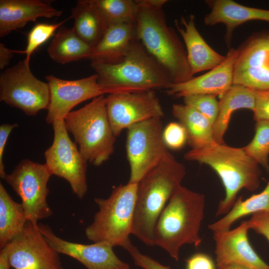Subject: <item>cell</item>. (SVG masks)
<instances>
[{
    "label": "cell",
    "instance_id": "cell-1",
    "mask_svg": "<svg viewBox=\"0 0 269 269\" xmlns=\"http://www.w3.org/2000/svg\"><path fill=\"white\" fill-rule=\"evenodd\" d=\"M135 1L136 39L172 83L184 82L193 78L186 50L174 29L167 25L162 7L152 5L147 0Z\"/></svg>",
    "mask_w": 269,
    "mask_h": 269
},
{
    "label": "cell",
    "instance_id": "cell-2",
    "mask_svg": "<svg viewBox=\"0 0 269 269\" xmlns=\"http://www.w3.org/2000/svg\"><path fill=\"white\" fill-rule=\"evenodd\" d=\"M185 174L184 165L168 151L137 183L132 234L145 245L154 246L157 221Z\"/></svg>",
    "mask_w": 269,
    "mask_h": 269
},
{
    "label": "cell",
    "instance_id": "cell-3",
    "mask_svg": "<svg viewBox=\"0 0 269 269\" xmlns=\"http://www.w3.org/2000/svg\"><path fill=\"white\" fill-rule=\"evenodd\" d=\"M184 158L209 166L220 177L225 194L218 204L216 216H224L231 210L241 189L253 191L260 186L259 165L243 147L214 142L191 149L185 153Z\"/></svg>",
    "mask_w": 269,
    "mask_h": 269
},
{
    "label": "cell",
    "instance_id": "cell-4",
    "mask_svg": "<svg viewBox=\"0 0 269 269\" xmlns=\"http://www.w3.org/2000/svg\"><path fill=\"white\" fill-rule=\"evenodd\" d=\"M204 195L181 185L161 212L153 233L154 246L166 251L176 261L185 244L198 247L202 242L199 231L204 214Z\"/></svg>",
    "mask_w": 269,
    "mask_h": 269
},
{
    "label": "cell",
    "instance_id": "cell-5",
    "mask_svg": "<svg viewBox=\"0 0 269 269\" xmlns=\"http://www.w3.org/2000/svg\"><path fill=\"white\" fill-rule=\"evenodd\" d=\"M98 83L121 93L166 89L170 79L136 38L118 62H91Z\"/></svg>",
    "mask_w": 269,
    "mask_h": 269
},
{
    "label": "cell",
    "instance_id": "cell-6",
    "mask_svg": "<svg viewBox=\"0 0 269 269\" xmlns=\"http://www.w3.org/2000/svg\"><path fill=\"white\" fill-rule=\"evenodd\" d=\"M65 127L74 136L85 159L96 166L107 161L114 151L116 136L108 119L104 95L70 112Z\"/></svg>",
    "mask_w": 269,
    "mask_h": 269
},
{
    "label": "cell",
    "instance_id": "cell-7",
    "mask_svg": "<svg viewBox=\"0 0 269 269\" xmlns=\"http://www.w3.org/2000/svg\"><path fill=\"white\" fill-rule=\"evenodd\" d=\"M137 184L128 182L116 187L106 198H96L99 211L85 230L93 243H104L113 248L126 249L132 243L133 218Z\"/></svg>",
    "mask_w": 269,
    "mask_h": 269
},
{
    "label": "cell",
    "instance_id": "cell-8",
    "mask_svg": "<svg viewBox=\"0 0 269 269\" xmlns=\"http://www.w3.org/2000/svg\"><path fill=\"white\" fill-rule=\"evenodd\" d=\"M161 118H154L127 129L126 149L130 168L129 183L137 184L168 151Z\"/></svg>",
    "mask_w": 269,
    "mask_h": 269
},
{
    "label": "cell",
    "instance_id": "cell-9",
    "mask_svg": "<svg viewBox=\"0 0 269 269\" xmlns=\"http://www.w3.org/2000/svg\"><path fill=\"white\" fill-rule=\"evenodd\" d=\"M0 100L27 115L35 116L49 108V86L35 77L30 66L21 61L0 74Z\"/></svg>",
    "mask_w": 269,
    "mask_h": 269
},
{
    "label": "cell",
    "instance_id": "cell-10",
    "mask_svg": "<svg viewBox=\"0 0 269 269\" xmlns=\"http://www.w3.org/2000/svg\"><path fill=\"white\" fill-rule=\"evenodd\" d=\"M51 175L45 164L24 159L4 179L20 197L27 221L35 225L53 213L47 202Z\"/></svg>",
    "mask_w": 269,
    "mask_h": 269
},
{
    "label": "cell",
    "instance_id": "cell-11",
    "mask_svg": "<svg viewBox=\"0 0 269 269\" xmlns=\"http://www.w3.org/2000/svg\"><path fill=\"white\" fill-rule=\"evenodd\" d=\"M54 138L44 152L45 164L52 175L66 180L73 192L80 199L87 193V161L69 136L64 120L52 124Z\"/></svg>",
    "mask_w": 269,
    "mask_h": 269
},
{
    "label": "cell",
    "instance_id": "cell-12",
    "mask_svg": "<svg viewBox=\"0 0 269 269\" xmlns=\"http://www.w3.org/2000/svg\"><path fill=\"white\" fill-rule=\"evenodd\" d=\"M106 99L108 119L116 137L132 125L164 116L159 99L153 90L112 93Z\"/></svg>",
    "mask_w": 269,
    "mask_h": 269
},
{
    "label": "cell",
    "instance_id": "cell-13",
    "mask_svg": "<svg viewBox=\"0 0 269 269\" xmlns=\"http://www.w3.org/2000/svg\"><path fill=\"white\" fill-rule=\"evenodd\" d=\"M237 50L233 85L269 91V30L252 35Z\"/></svg>",
    "mask_w": 269,
    "mask_h": 269
},
{
    "label": "cell",
    "instance_id": "cell-14",
    "mask_svg": "<svg viewBox=\"0 0 269 269\" xmlns=\"http://www.w3.org/2000/svg\"><path fill=\"white\" fill-rule=\"evenodd\" d=\"M49 84L50 101L45 118L52 124L58 120H64L76 106L105 94L121 93L100 85L96 74L82 79L67 80L49 75L45 77Z\"/></svg>",
    "mask_w": 269,
    "mask_h": 269
},
{
    "label": "cell",
    "instance_id": "cell-15",
    "mask_svg": "<svg viewBox=\"0 0 269 269\" xmlns=\"http://www.w3.org/2000/svg\"><path fill=\"white\" fill-rule=\"evenodd\" d=\"M6 246L10 266L15 269H63L59 253L47 243L38 225L27 221Z\"/></svg>",
    "mask_w": 269,
    "mask_h": 269
},
{
    "label": "cell",
    "instance_id": "cell-16",
    "mask_svg": "<svg viewBox=\"0 0 269 269\" xmlns=\"http://www.w3.org/2000/svg\"><path fill=\"white\" fill-rule=\"evenodd\" d=\"M38 227L44 238L57 253L77 260L87 269H131L130 265L120 259L113 247L104 243L90 245L69 242L57 236L47 225Z\"/></svg>",
    "mask_w": 269,
    "mask_h": 269
},
{
    "label": "cell",
    "instance_id": "cell-17",
    "mask_svg": "<svg viewBox=\"0 0 269 269\" xmlns=\"http://www.w3.org/2000/svg\"><path fill=\"white\" fill-rule=\"evenodd\" d=\"M249 230L247 221H244L233 229L213 232L217 267L238 264L252 269H269L250 244Z\"/></svg>",
    "mask_w": 269,
    "mask_h": 269
},
{
    "label": "cell",
    "instance_id": "cell-18",
    "mask_svg": "<svg viewBox=\"0 0 269 269\" xmlns=\"http://www.w3.org/2000/svg\"><path fill=\"white\" fill-rule=\"evenodd\" d=\"M237 50L230 48L224 60L201 76L180 83H171L166 94L176 98L194 95H212L221 98L233 85L234 68Z\"/></svg>",
    "mask_w": 269,
    "mask_h": 269
},
{
    "label": "cell",
    "instance_id": "cell-19",
    "mask_svg": "<svg viewBox=\"0 0 269 269\" xmlns=\"http://www.w3.org/2000/svg\"><path fill=\"white\" fill-rule=\"evenodd\" d=\"M62 14V10L54 7L50 0H0V37H3L38 18H50Z\"/></svg>",
    "mask_w": 269,
    "mask_h": 269
},
{
    "label": "cell",
    "instance_id": "cell-20",
    "mask_svg": "<svg viewBox=\"0 0 269 269\" xmlns=\"http://www.w3.org/2000/svg\"><path fill=\"white\" fill-rule=\"evenodd\" d=\"M194 15L181 16L175 25L182 37L186 48L188 62L192 75L205 70H212L225 59L204 40L196 28Z\"/></svg>",
    "mask_w": 269,
    "mask_h": 269
},
{
    "label": "cell",
    "instance_id": "cell-21",
    "mask_svg": "<svg viewBox=\"0 0 269 269\" xmlns=\"http://www.w3.org/2000/svg\"><path fill=\"white\" fill-rule=\"evenodd\" d=\"M211 11L204 17L206 25L218 23L226 27L225 40L228 46L231 43L234 30L238 26L251 20L269 22V10L240 4L232 0H207Z\"/></svg>",
    "mask_w": 269,
    "mask_h": 269
},
{
    "label": "cell",
    "instance_id": "cell-22",
    "mask_svg": "<svg viewBox=\"0 0 269 269\" xmlns=\"http://www.w3.org/2000/svg\"><path fill=\"white\" fill-rule=\"evenodd\" d=\"M134 21L109 26L102 38L93 48L91 62L113 64L119 62L136 39Z\"/></svg>",
    "mask_w": 269,
    "mask_h": 269
},
{
    "label": "cell",
    "instance_id": "cell-23",
    "mask_svg": "<svg viewBox=\"0 0 269 269\" xmlns=\"http://www.w3.org/2000/svg\"><path fill=\"white\" fill-rule=\"evenodd\" d=\"M219 99L218 116L213 124V135L216 142L222 143H224V136L233 113L241 109L253 111L256 91L242 86L233 85Z\"/></svg>",
    "mask_w": 269,
    "mask_h": 269
},
{
    "label": "cell",
    "instance_id": "cell-24",
    "mask_svg": "<svg viewBox=\"0 0 269 269\" xmlns=\"http://www.w3.org/2000/svg\"><path fill=\"white\" fill-rule=\"evenodd\" d=\"M93 49L72 28L61 26L54 35L47 52L53 61L65 64L82 59L90 60Z\"/></svg>",
    "mask_w": 269,
    "mask_h": 269
},
{
    "label": "cell",
    "instance_id": "cell-25",
    "mask_svg": "<svg viewBox=\"0 0 269 269\" xmlns=\"http://www.w3.org/2000/svg\"><path fill=\"white\" fill-rule=\"evenodd\" d=\"M172 112L185 129L187 143L191 149L216 142L213 124L196 110L185 104H175L172 106Z\"/></svg>",
    "mask_w": 269,
    "mask_h": 269
},
{
    "label": "cell",
    "instance_id": "cell-26",
    "mask_svg": "<svg viewBox=\"0 0 269 269\" xmlns=\"http://www.w3.org/2000/svg\"><path fill=\"white\" fill-rule=\"evenodd\" d=\"M72 28L84 41L94 48L102 38L107 27L92 0H78L71 10Z\"/></svg>",
    "mask_w": 269,
    "mask_h": 269
},
{
    "label": "cell",
    "instance_id": "cell-27",
    "mask_svg": "<svg viewBox=\"0 0 269 269\" xmlns=\"http://www.w3.org/2000/svg\"><path fill=\"white\" fill-rule=\"evenodd\" d=\"M27 220L22 204L14 201L0 183V248L5 247L23 229Z\"/></svg>",
    "mask_w": 269,
    "mask_h": 269
},
{
    "label": "cell",
    "instance_id": "cell-28",
    "mask_svg": "<svg viewBox=\"0 0 269 269\" xmlns=\"http://www.w3.org/2000/svg\"><path fill=\"white\" fill-rule=\"evenodd\" d=\"M259 212L269 213V180L260 193L243 200L237 199L231 210L218 221L210 224L208 228L213 232L227 231L238 220Z\"/></svg>",
    "mask_w": 269,
    "mask_h": 269
},
{
    "label": "cell",
    "instance_id": "cell-29",
    "mask_svg": "<svg viewBox=\"0 0 269 269\" xmlns=\"http://www.w3.org/2000/svg\"><path fill=\"white\" fill-rule=\"evenodd\" d=\"M107 28L112 25L134 22L137 4L133 0H92Z\"/></svg>",
    "mask_w": 269,
    "mask_h": 269
},
{
    "label": "cell",
    "instance_id": "cell-30",
    "mask_svg": "<svg viewBox=\"0 0 269 269\" xmlns=\"http://www.w3.org/2000/svg\"><path fill=\"white\" fill-rule=\"evenodd\" d=\"M243 148L259 165L269 171V121L256 122L253 138Z\"/></svg>",
    "mask_w": 269,
    "mask_h": 269
},
{
    "label": "cell",
    "instance_id": "cell-31",
    "mask_svg": "<svg viewBox=\"0 0 269 269\" xmlns=\"http://www.w3.org/2000/svg\"><path fill=\"white\" fill-rule=\"evenodd\" d=\"M70 18V16L56 23H38L36 24L28 33L27 44L25 50H15V53L25 54V58L23 60L26 64L30 65V60L33 53L50 37L54 36L55 31Z\"/></svg>",
    "mask_w": 269,
    "mask_h": 269
},
{
    "label": "cell",
    "instance_id": "cell-32",
    "mask_svg": "<svg viewBox=\"0 0 269 269\" xmlns=\"http://www.w3.org/2000/svg\"><path fill=\"white\" fill-rule=\"evenodd\" d=\"M184 104L199 112L212 124L215 122L218 113L219 101L212 95H194L184 97Z\"/></svg>",
    "mask_w": 269,
    "mask_h": 269
},
{
    "label": "cell",
    "instance_id": "cell-33",
    "mask_svg": "<svg viewBox=\"0 0 269 269\" xmlns=\"http://www.w3.org/2000/svg\"><path fill=\"white\" fill-rule=\"evenodd\" d=\"M163 138L166 147L173 150L181 149L187 142L185 129L176 122L169 123L163 129Z\"/></svg>",
    "mask_w": 269,
    "mask_h": 269
},
{
    "label": "cell",
    "instance_id": "cell-34",
    "mask_svg": "<svg viewBox=\"0 0 269 269\" xmlns=\"http://www.w3.org/2000/svg\"><path fill=\"white\" fill-rule=\"evenodd\" d=\"M125 250L132 258L134 265L143 269H171L170 267L163 265L150 257L142 254L132 243Z\"/></svg>",
    "mask_w": 269,
    "mask_h": 269
},
{
    "label": "cell",
    "instance_id": "cell-35",
    "mask_svg": "<svg viewBox=\"0 0 269 269\" xmlns=\"http://www.w3.org/2000/svg\"><path fill=\"white\" fill-rule=\"evenodd\" d=\"M255 91L254 119L256 122L269 121V91Z\"/></svg>",
    "mask_w": 269,
    "mask_h": 269
},
{
    "label": "cell",
    "instance_id": "cell-36",
    "mask_svg": "<svg viewBox=\"0 0 269 269\" xmlns=\"http://www.w3.org/2000/svg\"><path fill=\"white\" fill-rule=\"evenodd\" d=\"M250 229L264 236L269 242V213L259 212L252 215L247 221Z\"/></svg>",
    "mask_w": 269,
    "mask_h": 269
},
{
    "label": "cell",
    "instance_id": "cell-37",
    "mask_svg": "<svg viewBox=\"0 0 269 269\" xmlns=\"http://www.w3.org/2000/svg\"><path fill=\"white\" fill-rule=\"evenodd\" d=\"M186 269H216L212 258L207 254L198 253L186 260Z\"/></svg>",
    "mask_w": 269,
    "mask_h": 269
},
{
    "label": "cell",
    "instance_id": "cell-38",
    "mask_svg": "<svg viewBox=\"0 0 269 269\" xmlns=\"http://www.w3.org/2000/svg\"><path fill=\"white\" fill-rule=\"evenodd\" d=\"M18 127L17 124H3L0 126V176L4 180L6 175L3 161V154L8 137L12 129Z\"/></svg>",
    "mask_w": 269,
    "mask_h": 269
},
{
    "label": "cell",
    "instance_id": "cell-39",
    "mask_svg": "<svg viewBox=\"0 0 269 269\" xmlns=\"http://www.w3.org/2000/svg\"><path fill=\"white\" fill-rule=\"evenodd\" d=\"M15 50L8 48L2 43H0V69L3 70L9 64L13 56Z\"/></svg>",
    "mask_w": 269,
    "mask_h": 269
},
{
    "label": "cell",
    "instance_id": "cell-40",
    "mask_svg": "<svg viewBox=\"0 0 269 269\" xmlns=\"http://www.w3.org/2000/svg\"><path fill=\"white\" fill-rule=\"evenodd\" d=\"M10 266L8 252L6 246L1 249L0 253V269H9Z\"/></svg>",
    "mask_w": 269,
    "mask_h": 269
},
{
    "label": "cell",
    "instance_id": "cell-41",
    "mask_svg": "<svg viewBox=\"0 0 269 269\" xmlns=\"http://www.w3.org/2000/svg\"><path fill=\"white\" fill-rule=\"evenodd\" d=\"M218 269H252L238 264H228L217 267Z\"/></svg>",
    "mask_w": 269,
    "mask_h": 269
}]
</instances>
